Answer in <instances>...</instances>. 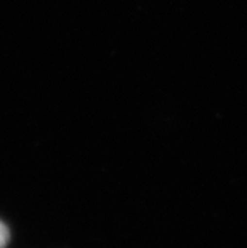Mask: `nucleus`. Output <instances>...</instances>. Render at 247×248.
<instances>
[{"mask_svg":"<svg viewBox=\"0 0 247 248\" xmlns=\"http://www.w3.org/2000/svg\"><path fill=\"white\" fill-rule=\"evenodd\" d=\"M8 240H10V231H8L7 226H5L2 221H0V248L7 247Z\"/></svg>","mask_w":247,"mask_h":248,"instance_id":"f257e3e1","label":"nucleus"}]
</instances>
